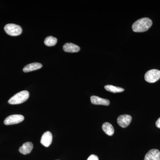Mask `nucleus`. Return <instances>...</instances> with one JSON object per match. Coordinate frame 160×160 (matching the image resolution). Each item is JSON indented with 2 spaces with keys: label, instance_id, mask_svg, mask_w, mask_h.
<instances>
[{
  "label": "nucleus",
  "instance_id": "obj_1",
  "mask_svg": "<svg viewBox=\"0 0 160 160\" xmlns=\"http://www.w3.org/2000/svg\"><path fill=\"white\" fill-rule=\"evenodd\" d=\"M152 24V21L149 18H142L133 23L132 29L134 32H144L147 31L151 27Z\"/></svg>",
  "mask_w": 160,
  "mask_h": 160
},
{
  "label": "nucleus",
  "instance_id": "obj_17",
  "mask_svg": "<svg viewBox=\"0 0 160 160\" xmlns=\"http://www.w3.org/2000/svg\"><path fill=\"white\" fill-rule=\"evenodd\" d=\"M156 126L158 128L160 129V118L156 122Z\"/></svg>",
  "mask_w": 160,
  "mask_h": 160
},
{
  "label": "nucleus",
  "instance_id": "obj_11",
  "mask_svg": "<svg viewBox=\"0 0 160 160\" xmlns=\"http://www.w3.org/2000/svg\"><path fill=\"white\" fill-rule=\"evenodd\" d=\"M32 148H33L32 143L31 142H27L23 144L22 146L20 147L19 151L22 154L26 155L30 153Z\"/></svg>",
  "mask_w": 160,
  "mask_h": 160
},
{
  "label": "nucleus",
  "instance_id": "obj_16",
  "mask_svg": "<svg viewBox=\"0 0 160 160\" xmlns=\"http://www.w3.org/2000/svg\"><path fill=\"white\" fill-rule=\"evenodd\" d=\"M87 160H99V158L95 155L92 154L88 158Z\"/></svg>",
  "mask_w": 160,
  "mask_h": 160
},
{
  "label": "nucleus",
  "instance_id": "obj_5",
  "mask_svg": "<svg viewBox=\"0 0 160 160\" xmlns=\"http://www.w3.org/2000/svg\"><path fill=\"white\" fill-rule=\"evenodd\" d=\"M24 120V117L22 115L13 114L6 118L4 121V124L6 125H14L22 122Z\"/></svg>",
  "mask_w": 160,
  "mask_h": 160
},
{
  "label": "nucleus",
  "instance_id": "obj_4",
  "mask_svg": "<svg viewBox=\"0 0 160 160\" xmlns=\"http://www.w3.org/2000/svg\"><path fill=\"white\" fill-rule=\"evenodd\" d=\"M160 79V71L158 69H151L145 75V79L149 83H154Z\"/></svg>",
  "mask_w": 160,
  "mask_h": 160
},
{
  "label": "nucleus",
  "instance_id": "obj_8",
  "mask_svg": "<svg viewBox=\"0 0 160 160\" xmlns=\"http://www.w3.org/2000/svg\"><path fill=\"white\" fill-rule=\"evenodd\" d=\"M52 140V136L51 132L49 131L45 132L41 138V143L45 147H49L51 145Z\"/></svg>",
  "mask_w": 160,
  "mask_h": 160
},
{
  "label": "nucleus",
  "instance_id": "obj_7",
  "mask_svg": "<svg viewBox=\"0 0 160 160\" xmlns=\"http://www.w3.org/2000/svg\"><path fill=\"white\" fill-rule=\"evenodd\" d=\"M144 160H160V151L157 149H151L145 155Z\"/></svg>",
  "mask_w": 160,
  "mask_h": 160
},
{
  "label": "nucleus",
  "instance_id": "obj_13",
  "mask_svg": "<svg viewBox=\"0 0 160 160\" xmlns=\"http://www.w3.org/2000/svg\"><path fill=\"white\" fill-rule=\"evenodd\" d=\"M102 129L104 132L108 135L111 136L114 134V128L110 123L109 122L103 123L102 126Z\"/></svg>",
  "mask_w": 160,
  "mask_h": 160
},
{
  "label": "nucleus",
  "instance_id": "obj_6",
  "mask_svg": "<svg viewBox=\"0 0 160 160\" xmlns=\"http://www.w3.org/2000/svg\"><path fill=\"white\" fill-rule=\"evenodd\" d=\"M132 119V117L129 115H122L118 118L117 122L122 128H126L131 123Z\"/></svg>",
  "mask_w": 160,
  "mask_h": 160
},
{
  "label": "nucleus",
  "instance_id": "obj_14",
  "mask_svg": "<svg viewBox=\"0 0 160 160\" xmlns=\"http://www.w3.org/2000/svg\"><path fill=\"white\" fill-rule=\"evenodd\" d=\"M105 89L107 91L113 92V93H117L121 92L124 91V89L121 87H116L112 85H107L105 86Z\"/></svg>",
  "mask_w": 160,
  "mask_h": 160
},
{
  "label": "nucleus",
  "instance_id": "obj_9",
  "mask_svg": "<svg viewBox=\"0 0 160 160\" xmlns=\"http://www.w3.org/2000/svg\"><path fill=\"white\" fill-rule=\"evenodd\" d=\"M90 100H91V103L94 105L108 106L110 104V102L109 100L102 98L96 96H92L91 97Z\"/></svg>",
  "mask_w": 160,
  "mask_h": 160
},
{
  "label": "nucleus",
  "instance_id": "obj_15",
  "mask_svg": "<svg viewBox=\"0 0 160 160\" xmlns=\"http://www.w3.org/2000/svg\"><path fill=\"white\" fill-rule=\"evenodd\" d=\"M58 40L56 38L52 36L47 37L45 39L44 43L46 46H54L57 43Z\"/></svg>",
  "mask_w": 160,
  "mask_h": 160
},
{
  "label": "nucleus",
  "instance_id": "obj_3",
  "mask_svg": "<svg viewBox=\"0 0 160 160\" xmlns=\"http://www.w3.org/2000/svg\"><path fill=\"white\" fill-rule=\"evenodd\" d=\"M4 30L7 34L11 36L20 35L22 32L21 26L14 24H7L4 27Z\"/></svg>",
  "mask_w": 160,
  "mask_h": 160
},
{
  "label": "nucleus",
  "instance_id": "obj_10",
  "mask_svg": "<svg viewBox=\"0 0 160 160\" xmlns=\"http://www.w3.org/2000/svg\"><path fill=\"white\" fill-rule=\"evenodd\" d=\"M64 51L67 52H77L80 51L79 46L71 43H67L63 46Z\"/></svg>",
  "mask_w": 160,
  "mask_h": 160
},
{
  "label": "nucleus",
  "instance_id": "obj_12",
  "mask_svg": "<svg viewBox=\"0 0 160 160\" xmlns=\"http://www.w3.org/2000/svg\"><path fill=\"white\" fill-rule=\"evenodd\" d=\"M42 67V65L41 63L35 62L31 63L26 65L23 68V71L25 72H29L34 71L41 69Z\"/></svg>",
  "mask_w": 160,
  "mask_h": 160
},
{
  "label": "nucleus",
  "instance_id": "obj_2",
  "mask_svg": "<svg viewBox=\"0 0 160 160\" xmlns=\"http://www.w3.org/2000/svg\"><path fill=\"white\" fill-rule=\"evenodd\" d=\"M29 95V92L26 90L20 92L10 98V99L8 101V103L11 105H18L21 104L28 100Z\"/></svg>",
  "mask_w": 160,
  "mask_h": 160
}]
</instances>
